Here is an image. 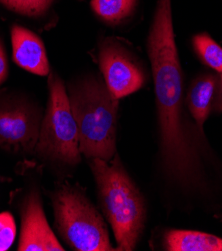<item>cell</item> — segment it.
Masks as SVG:
<instances>
[{
	"label": "cell",
	"instance_id": "cell-12",
	"mask_svg": "<svg viewBox=\"0 0 222 251\" xmlns=\"http://www.w3.org/2000/svg\"><path fill=\"white\" fill-rule=\"evenodd\" d=\"M139 0H91L93 13L104 23L115 26L129 18L136 10Z\"/></svg>",
	"mask_w": 222,
	"mask_h": 251
},
{
	"label": "cell",
	"instance_id": "cell-10",
	"mask_svg": "<svg viewBox=\"0 0 222 251\" xmlns=\"http://www.w3.org/2000/svg\"><path fill=\"white\" fill-rule=\"evenodd\" d=\"M186 105L197 126H202L213 111L222 110V82L217 75L204 73L197 76L189 86Z\"/></svg>",
	"mask_w": 222,
	"mask_h": 251
},
{
	"label": "cell",
	"instance_id": "cell-15",
	"mask_svg": "<svg viewBox=\"0 0 222 251\" xmlns=\"http://www.w3.org/2000/svg\"><path fill=\"white\" fill-rule=\"evenodd\" d=\"M16 236V224L9 212L0 213V251L8 250Z\"/></svg>",
	"mask_w": 222,
	"mask_h": 251
},
{
	"label": "cell",
	"instance_id": "cell-16",
	"mask_svg": "<svg viewBox=\"0 0 222 251\" xmlns=\"http://www.w3.org/2000/svg\"><path fill=\"white\" fill-rule=\"evenodd\" d=\"M9 74V65H8V58L5 51L4 45L2 40L0 39V86H1L6 79L8 78Z\"/></svg>",
	"mask_w": 222,
	"mask_h": 251
},
{
	"label": "cell",
	"instance_id": "cell-5",
	"mask_svg": "<svg viewBox=\"0 0 222 251\" xmlns=\"http://www.w3.org/2000/svg\"><path fill=\"white\" fill-rule=\"evenodd\" d=\"M56 229L63 241L77 251L117 250L110 242L101 214L79 190L62 187L53 195Z\"/></svg>",
	"mask_w": 222,
	"mask_h": 251
},
{
	"label": "cell",
	"instance_id": "cell-13",
	"mask_svg": "<svg viewBox=\"0 0 222 251\" xmlns=\"http://www.w3.org/2000/svg\"><path fill=\"white\" fill-rule=\"evenodd\" d=\"M192 45L197 56L206 66L222 74V47L208 33L194 35Z\"/></svg>",
	"mask_w": 222,
	"mask_h": 251
},
{
	"label": "cell",
	"instance_id": "cell-7",
	"mask_svg": "<svg viewBox=\"0 0 222 251\" xmlns=\"http://www.w3.org/2000/svg\"><path fill=\"white\" fill-rule=\"evenodd\" d=\"M98 61L109 91L121 99L138 91L145 83V71L130 50L112 37L99 43Z\"/></svg>",
	"mask_w": 222,
	"mask_h": 251
},
{
	"label": "cell",
	"instance_id": "cell-9",
	"mask_svg": "<svg viewBox=\"0 0 222 251\" xmlns=\"http://www.w3.org/2000/svg\"><path fill=\"white\" fill-rule=\"evenodd\" d=\"M10 35L13 61L32 74L48 76L51 70L42 39L19 24L12 25Z\"/></svg>",
	"mask_w": 222,
	"mask_h": 251
},
{
	"label": "cell",
	"instance_id": "cell-1",
	"mask_svg": "<svg viewBox=\"0 0 222 251\" xmlns=\"http://www.w3.org/2000/svg\"><path fill=\"white\" fill-rule=\"evenodd\" d=\"M158 115L160 150L167 177L183 188L200 180L199 159L183 111V75L175 43L171 0H157L147 37Z\"/></svg>",
	"mask_w": 222,
	"mask_h": 251
},
{
	"label": "cell",
	"instance_id": "cell-6",
	"mask_svg": "<svg viewBox=\"0 0 222 251\" xmlns=\"http://www.w3.org/2000/svg\"><path fill=\"white\" fill-rule=\"evenodd\" d=\"M0 98V148L30 153L39 138L41 111L28 100L15 96Z\"/></svg>",
	"mask_w": 222,
	"mask_h": 251
},
{
	"label": "cell",
	"instance_id": "cell-18",
	"mask_svg": "<svg viewBox=\"0 0 222 251\" xmlns=\"http://www.w3.org/2000/svg\"><path fill=\"white\" fill-rule=\"evenodd\" d=\"M78 1H83V0H78Z\"/></svg>",
	"mask_w": 222,
	"mask_h": 251
},
{
	"label": "cell",
	"instance_id": "cell-2",
	"mask_svg": "<svg viewBox=\"0 0 222 251\" xmlns=\"http://www.w3.org/2000/svg\"><path fill=\"white\" fill-rule=\"evenodd\" d=\"M66 90L77 125L81 154L88 159L111 160L116 154L119 99L94 74L69 82Z\"/></svg>",
	"mask_w": 222,
	"mask_h": 251
},
{
	"label": "cell",
	"instance_id": "cell-4",
	"mask_svg": "<svg viewBox=\"0 0 222 251\" xmlns=\"http://www.w3.org/2000/svg\"><path fill=\"white\" fill-rule=\"evenodd\" d=\"M47 86V106L34 151L48 160L76 165L81 161L78 129L65 84L56 72L50 71Z\"/></svg>",
	"mask_w": 222,
	"mask_h": 251
},
{
	"label": "cell",
	"instance_id": "cell-8",
	"mask_svg": "<svg viewBox=\"0 0 222 251\" xmlns=\"http://www.w3.org/2000/svg\"><path fill=\"white\" fill-rule=\"evenodd\" d=\"M19 251H62L54 232L45 217L40 195L32 191L24 200L21 210Z\"/></svg>",
	"mask_w": 222,
	"mask_h": 251
},
{
	"label": "cell",
	"instance_id": "cell-14",
	"mask_svg": "<svg viewBox=\"0 0 222 251\" xmlns=\"http://www.w3.org/2000/svg\"><path fill=\"white\" fill-rule=\"evenodd\" d=\"M55 0H0L7 10L28 18H41L51 9Z\"/></svg>",
	"mask_w": 222,
	"mask_h": 251
},
{
	"label": "cell",
	"instance_id": "cell-11",
	"mask_svg": "<svg viewBox=\"0 0 222 251\" xmlns=\"http://www.w3.org/2000/svg\"><path fill=\"white\" fill-rule=\"evenodd\" d=\"M168 251H222V238L192 230H169L163 238Z\"/></svg>",
	"mask_w": 222,
	"mask_h": 251
},
{
	"label": "cell",
	"instance_id": "cell-17",
	"mask_svg": "<svg viewBox=\"0 0 222 251\" xmlns=\"http://www.w3.org/2000/svg\"><path fill=\"white\" fill-rule=\"evenodd\" d=\"M221 82H222V74H221Z\"/></svg>",
	"mask_w": 222,
	"mask_h": 251
},
{
	"label": "cell",
	"instance_id": "cell-3",
	"mask_svg": "<svg viewBox=\"0 0 222 251\" xmlns=\"http://www.w3.org/2000/svg\"><path fill=\"white\" fill-rule=\"evenodd\" d=\"M104 216L111 225L117 250H134L144 229L143 196L116 153L109 161L89 159Z\"/></svg>",
	"mask_w": 222,
	"mask_h": 251
}]
</instances>
